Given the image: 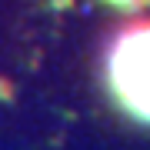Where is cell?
<instances>
[{"mask_svg":"<svg viewBox=\"0 0 150 150\" xmlns=\"http://www.w3.org/2000/svg\"><path fill=\"white\" fill-rule=\"evenodd\" d=\"M107 80L117 103L140 123H150V20L117 33L107 54Z\"/></svg>","mask_w":150,"mask_h":150,"instance_id":"1","label":"cell"}]
</instances>
